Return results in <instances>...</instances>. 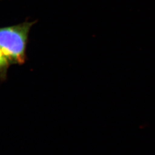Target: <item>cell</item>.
<instances>
[{
    "label": "cell",
    "mask_w": 155,
    "mask_h": 155,
    "mask_svg": "<svg viewBox=\"0 0 155 155\" xmlns=\"http://www.w3.org/2000/svg\"><path fill=\"white\" fill-rule=\"evenodd\" d=\"M36 21L0 28V50L10 64H24L31 28Z\"/></svg>",
    "instance_id": "obj_1"
},
{
    "label": "cell",
    "mask_w": 155,
    "mask_h": 155,
    "mask_svg": "<svg viewBox=\"0 0 155 155\" xmlns=\"http://www.w3.org/2000/svg\"><path fill=\"white\" fill-rule=\"evenodd\" d=\"M9 66V63L0 50V79L1 81L5 80Z\"/></svg>",
    "instance_id": "obj_2"
}]
</instances>
